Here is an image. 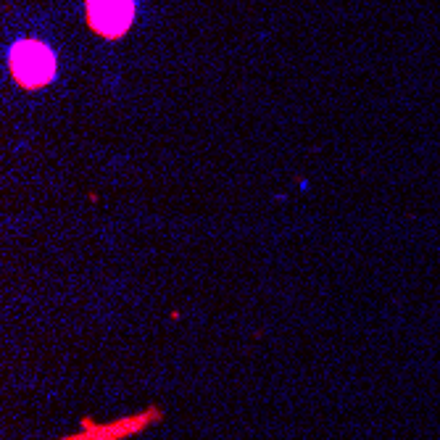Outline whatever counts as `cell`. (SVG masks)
Returning a JSON list of instances; mask_svg holds the SVG:
<instances>
[{
  "label": "cell",
  "instance_id": "cell-2",
  "mask_svg": "<svg viewBox=\"0 0 440 440\" xmlns=\"http://www.w3.org/2000/svg\"><path fill=\"white\" fill-rule=\"evenodd\" d=\"M161 419H164V411L158 406H150L145 411L127 414L121 419H111L103 424L92 422V416H84L79 432H72V435L58 438V440H129L145 432L148 427H153V424H158Z\"/></svg>",
  "mask_w": 440,
  "mask_h": 440
},
{
  "label": "cell",
  "instance_id": "cell-3",
  "mask_svg": "<svg viewBox=\"0 0 440 440\" xmlns=\"http://www.w3.org/2000/svg\"><path fill=\"white\" fill-rule=\"evenodd\" d=\"M135 0H84L90 29L106 40H116L129 32L135 21Z\"/></svg>",
  "mask_w": 440,
  "mask_h": 440
},
{
  "label": "cell",
  "instance_id": "cell-1",
  "mask_svg": "<svg viewBox=\"0 0 440 440\" xmlns=\"http://www.w3.org/2000/svg\"><path fill=\"white\" fill-rule=\"evenodd\" d=\"M56 53L50 45H45L42 40H24L13 42L8 50V72L13 76V82H19L27 90H37L53 82L56 76Z\"/></svg>",
  "mask_w": 440,
  "mask_h": 440
}]
</instances>
